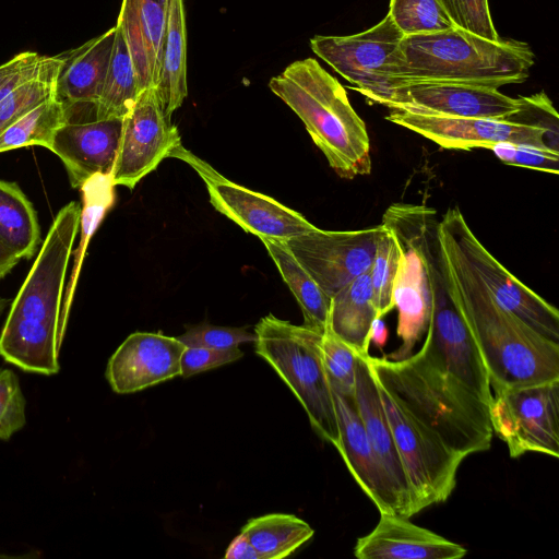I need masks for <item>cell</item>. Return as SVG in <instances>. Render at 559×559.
<instances>
[{
  "instance_id": "1",
  "label": "cell",
  "mask_w": 559,
  "mask_h": 559,
  "mask_svg": "<svg viewBox=\"0 0 559 559\" xmlns=\"http://www.w3.org/2000/svg\"><path fill=\"white\" fill-rule=\"evenodd\" d=\"M80 215L75 201L59 210L1 330L0 356L23 371L52 376L60 370L62 301Z\"/></svg>"
},
{
  "instance_id": "28",
  "label": "cell",
  "mask_w": 559,
  "mask_h": 559,
  "mask_svg": "<svg viewBox=\"0 0 559 559\" xmlns=\"http://www.w3.org/2000/svg\"><path fill=\"white\" fill-rule=\"evenodd\" d=\"M0 242L15 257L31 259L40 242L36 211L17 183L0 179Z\"/></svg>"
},
{
  "instance_id": "2",
  "label": "cell",
  "mask_w": 559,
  "mask_h": 559,
  "mask_svg": "<svg viewBox=\"0 0 559 559\" xmlns=\"http://www.w3.org/2000/svg\"><path fill=\"white\" fill-rule=\"evenodd\" d=\"M440 239L454 298L480 353L492 394L558 381L559 344L498 305L456 248L441 234Z\"/></svg>"
},
{
  "instance_id": "48",
  "label": "cell",
  "mask_w": 559,
  "mask_h": 559,
  "mask_svg": "<svg viewBox=\"0 0 559 559\" xmlns=\"http://www.w3.org/2000/svg\"><path fill=\"white\" fill-rule=\"evenodd\" d=\"M154 1H157V2L162 3L165 7H167V4H168V0H154Z\"/></svg>"
},
{
  "instance_id": "3",
  "label": "cell",
  "mask_w": 559,
  "mask_h": 559,
  "mask_svg": "<svg viewBox=\"0 0 559 559\" xmlns=\"http://www.w3.org/2000/svg\"><path fill=\"white\" fill-rule=\"evenodd\" d=\"M366 359L377 383L453 452L465 459L490 448L489 406L419 352L403 360Z\"/></svg>"
},
{
  "instance_id": "45",
  "label": "cell",
  "mask_w": 559,
  "mask_h": 559,
  "mask_svg": "<svg viewBox=\"0 0 559 559\" xmlns=\"http://www.w3.org/2000/svg\"><path fill=\"white\" fill-rule=\"evenodd\" d=\"M19 261L20 259L0 242V276L4 277Z\"/></svg>"
},
{
  "instance_id": "8",
  "label": "cell",
  "mask_w": 559,
  "mask_h": 559,
  "mask_svg": "<svg viewBox=\"0 0 559 559\" xmlns=\"http://www.w3.org/2000/svg\"><path fill=\"white\" fill-rule=\"evenodd\" d=\"M408 481L413 515L448 500L464 457L445 443L392 394L377 383Z\"/></svg>"
},
{
  "instance_id": "6",
  "label": "cell",
  "mask_w": 559,
  "mask_h": 559,
  "mask_svg": "<svg viewBox=\"0 0 559 559\" xmlns=\"http://www.w3.org/2000/svg\"><path fill=\"white\" fill-rule=\"evenodd\" d=\"M254 333L257 355L296 395L319 437L337 448V417L321 353L323 333L271 313L261 318Z\"/></svg>"
},
{
  "instance_id": "41",
  "label": "cell",
  "mask_w": 559,
  "mask_h": 559,
  "mask_svg": "<svg viewBox=\"0 0 559 559\" xmlns=\"http://www.w3.org/2000/svg\"><path fill=\"white\" fill-rule=\"evenodd\" d=\"M50 57L25 51L0 64V99L24 81L36 75Z\"/></svg>"
},
{
  "instance_id": "24",
  "label": "cell",
  "mask_w": 559,
  "mask_h": 559,
  "mask_svg": "<svg viewBox=\"0 0 559 559\" xmlns=\"http://www.w3.org/2000/svg\"><path fill=\"white\" fill-rule=\"evenodd\" d=\"M377 318L369 270L331 297L328 326L358 355L369 354L371 325Z\"/></svg>"
},
{
  "instance_id": "43",
  "label": "cell",
  "mask_w": 559,
  "mask_h": 559,
  "mask_svg": "<svg viewBox=\"0 0 559 559\" xmlns=\"http://www.w3.org/2000/svg\"><path fill=\"white\" fill-rule=\"evenodd\" d=\"M224 557L228 559H261L259 552L241 533L231 540Z\"/></svg>"
},
{
  "instance_id": "7",
  "label": "cell",
  "mask_w": 559,
  "mask_h": 559,
  "mask_svg": "<svg viewBox=\"0 0 559 559\" xmlns=\"http://www.w3.org/2000/svg\"><path fill=\"white\" fill-rule=\"evenodd\" d=\"M403 34L386 14L370 28L344 36L316 35L311 50L368 99L386 107L403 85Z\"/></svg>"
},
{
  "instance_id": "27",
  "label": "cell",
  "mask_w": 559,
  "mask_h": 559,
  "mask_svg": "<svg viewBox=\"0 0 559 559\" xmlns=\"http://www.w3.org/2000/svg\"><path fill=\"white\" fill-rule=\"evenodd\" d=\"M115 188L116 186L112 182L110 174H96L87 179L80 188L82 193L79 230L81 238L79 246L74 251V262L70 281L64 288L63 294L61 319L66 329L72 307L76 283L86 254V248L106 213L112 207L115 203Z\"/></svg>"
},
{
  "instance_id": "19",
  "label": "cell",
  "mask_w": 559,
  "mask_h": 559,
  "mask_svg": "<svg viewBox=\"0 0 559 559\" xmlns=\"http://www.w3.org/2000/svg\"><path fill=\"white\" fill-rule=\"evenodd\" d=\"M396 237L401 249L393 285V304L397 309V336L401 346L384 355L390 360L408 358L415 345L426 334L431 316V289L425 260L411 237L400 227L382 221Z\"/></svg>"
},
{
  "instance_id": "32",
  "label": "cell",
  "mask_w": 559,
  "mask_h": 559,
  "mask_svg": "<svg viewBox=\"0 0 559 559\" xmlns=\"http://www.w3.org/2000/svg\"><path fill=\"white\" fill-rule=\"evenodd\" d=\"M60 57H50L33 78L24 81L0 99V131L40 103L56 96Z\"/></svg>"
},
{
  "instance_id": "36",
  "label": "cell",
  "mask_w": 559,
  "mask_h": 559,
  "mask_svg": "<svg viewBox=\"0 0 559 559\" xmlns=\"http://www.w3.org/2000/svg\"><path fill=\"white\" fill-rule=\"evenodd\" d=\"M26 401L15 372L0 368V440L8 441L26 424Z\"/></svg>"
},
{
  "instance_id": "22",
  "label": "cell",
  "mask_w": 559,
  "mask_h": 559,
  "mask_svg": "<svg viewBox=\"0 0 559 559\" xmlns=\"http://www.w3.org/2000/svg\"><path fill=\"white\" fill-rule=\"evenodd\" d=\"M332 393L340 432L336 450L379 512L400 515L391 484L370 445L355 399L345 397L334 391Z\"/></svg>"
},
{
  "instance_id": "23",
  "label": "cell",
  "mask_w": 559,
  "mask_h": 559,
  "mask_svg": "<svg viewBox=\"0 0 559 559\" xmlns=\"http://www.w3.org/2000/svg\"><path fill=\"white\" fill-rule=\"evenodd\" d=\"M116 36V26L81 46L59 53L61 67L56 98L63 107L96 103L105 81Z\"/></svg>"
},
{
  "instance_id": "37",
  "label": "cell",
  "mask_w": 559,
  "mask_h": 559,
  "mask_svg": "<svg viewBox=\"0 0 559 559\" xmlns=\"http://www.w3.org/2000/svg\"><path fill=\"white\" fill-rule=\"evenodd\" d=\"M186 347L230 349L243 343H254L255 333L247 328L217 326L209 323L193 325L177 336Z\"/></svg>"
},
{
  "instance_id": "17",
  "label": "cell",
  "mask_w": 559,
  "mask_h": 559,
  "mask_svg": "<svg viewBox=\"0 0 559 559\" xmlns=\"http://www.w3.org/2000/svg\"><path fill=\"white\" fill-rule=\"evenodd\" d=\"M520 98L497 87L454 82H413L396 87L386 107L415 114L459 118L510 119Z\"/></svg>"
},
{
  "instance_id": "42",
  "label": "cell",
  "mask_w": 559,
  "mask_h": 559,
  "mask_svg": "<svg viewBox=\"0 0 559 559\" xmlns=\"http://www.w3.org/2000/svg\"><path fill=\"white\" fill-rule=\"evenodd\" d=\"M243 356L239 347L230 349H212L204 347H186L181 355V377L221 367L238 360Z\"/></svg>"
},
{
  "instance_id": "31",
  "label": "cell",
  "mask_w": 559,
  "mask_h": 559,
  "mask_svg": "<svg viewBox=\"0 0 559 559\" xmlns=\"http://www.w3.org/2000/svg\"><path fill=\"white\" fill-rule=\"evenodd\" d=\"M64 121L62 103L51 97L0 131V153L34 145L49 150L56 130Z\"/></svg>"
},
{
  "instance_id": "40",
  "label": "cell",
  "mask_w": 559,
  "mask_h": 559,
  "mask_svg": "<svg viewBox=\"0 0 559 559\" xmlns=\"http://www.w3.org/2000/svg\"><path fill=\"white\" fill-rule=\"evenodd\" d=\"M519 98L520 110L509 120L543 129L554 142L558 143V114L547 95L540 92Z\"/></svg>"
},
{
  "instance_id": "12",
  "label": "cell",
  "mask_w": 559,
  "mask_h": 559,
  "mask_svg": "<svg viewBox=\"0 0 559 559\" xmlns=\"http://www.w3.org/2000/svg\"><path fill=\"white\" fill-rule=\"evenodd\" d=\"M426 334L418 352L489 406L492 392L488 374L453 290H441L432 296Z\"/></svg>"
},
{
  "instance_id": "39",
  "label": "cell",
  "mask_w": 559,
  "mask_h": 559,
  "mask_svg": "<svg viewBox=\"0 0 559 559\" xmlns=\"http://www.w3.org/2000/svg\"><path fill=\"white\" fill-rule=\"evenodd\" d=\"M504 164L525 167L557 175L559 152L531 145L499 143L490 148Z\"/></svg>"
},
{
  "instance_id": "9",
  "label": "cell",
  "mask_w": 559,
  "mask_h": 559,
  "mask_svg": "<svg viewBox=\"0 0 559 559\" xmlns=\"http://www.w3.org/2000/svg\"><path fill=\"white\" fill-rule=\"evenodd\" d=\"M439 231L456 248L498 305L559 344L558 309L519 281L483 246L457 206L442 215Z\"/></svg>"
},
{
  "instance_id": "46",
  "label": "cell",
  "mask_w": 559,
  "mask_h": 559,
  "mask_svg": "<svg viewBox=\"0 0 559 559\" xmlns=\"http://www.w3.org/2000/svg\"><path fill=\"white\" fill-rule=\"evenodd\" d=\"M37 557L36 554H29V555H7V554H0V559H27V558H35Z\"/></svg>"
},
{
  "instance_id": "21",
  "label": "cell",
  "mask_w": 559,
  "mask_h": 559,
  "mask_svg": "<svg viewBox=\"0 0 559 559\" xmlns=\"http://www.w3.org/2000/svg\"><path fill=\"white\" fill-rule=\"evenodd\" d=\"M467 550L394 513H380L376 527L357 539L358 559H460Z\"/></svg>"
},
{
  "instance_id": "25",
  "label": "cell",
  "mask_w": 559,
  "mask_h": 559,
  "mask_svg": "<svg viewBox=\"0 0 559 559\" xmlns=\"http://www.w3.org/2000/svg\"><path fill=\"white\" fill-rule=\"evenodd\" d=\"M166 116L171 117L188 95L187 26L183 0H168L162 67L155 86Z\"/></svg>"
},
{
  "instance_id": "11",
  "label": "cell",
  "mask_w": 559,
  "mask_h": 559,
  "mask_svg": "<svg viewBox=\"0 0 559 559\" xmlns=\"http://www.w3.org/2000/svg\"><path fill=\"white\" fill-rule=\"evenodd\" d=\"M170 156L187 162L198 171L216 211L260 240L286 241L316 228L300 213L275 199L228 180L181 144L173 150Z\"/></svg>"
},
{
  "instance_id": "10",
  "label": "cell",
  "mask_w": 559,
  "mask_h": 559,
  "mask_svg": "<svg viewBox=\"0 0 559 559\" xmlns=\"http://www.w3.org/2000/svg\"><path fill=\"white\" fill-rule=\"evenodd\" d=\"M492 431L516 459L527 452L559 456V380L492 394Z\"/></svg>"
},
{
  "instance_id": "16",
  "label": "cell",
  "mask_w": 559,
  "mask_h": 559,
  "mask_svg": "<svg viewBox=\"0 0 559 559\" xmlns=\"http://www.w3.org/2000/svg\"><path fill=\"white\" fill-rule=\"evenodd\" d=\"M66 109V121L56 130L49 151L63 163L71 187L79 189L96 174H111L122 118L99 119L94 103Z\"/></svg>"
},
{
  "instance_id": "29",
  "label": "cell",
  "mask_w": 559,
  "mask_h": 559,
  "mask_svg": "<svg viewBox=\"0 0 559 559\" xmlns=\"http://www.w3.org/2000/svg\"><path fill=\"white\" fill-rule=\"evenodd\" d=\"M240 533L255 548L261 559H282L306 544L314 531L294 514L270 513L250 519Z\"/></svg>"
},
{
  "instance_id": "18",
  "label": "cell",
  "mask_w": 559,
  "mask_h": 559,
  "mask_svg": "<svg viewBox=\"0 0 559 559\" xmlns=\"http://www.w3.org/2000/svg\"><path fill=\"white\" fill-rule=\"evenodd\" d=\"M186 346L160 332H134L108 360L106 379L118 394L134 393L181 376Z\"/></svg>"
},
{
  "instance_id": "38",
  "label": "cell",
  "mask_w": 559,
  "mask_h": 559,
  "mask_svg": "<svg viewBox=\"0 0 559 559\" xmlns=\"http://www.w3.org/2000/svg\"><path fill=\"white\" fill-rule=\"evenodd\" d=\"M454 25L490 40L501 37L495 28L488 0H440Z\"/></svg>"
},
{
  "instance_id": "20",
  "label": "cell",
  "mask_w": 559,
  "mask_h": 559,
  "mask_svg": "<svg viewBox=\"0 0 559 559\" xmlns=\"http://www.w3.org/2000/svg\"><path fill=\"white\" fill-rule=\"evenodd\" d=\"M358 355L355 373V403L370 445L391 484L401 516L411 518L412 498L405 471L381 401L379 388L366 359Z\"/></svg>"
},
{
  "instance_id": "14",
  "label": "cell",
  "mask_w": 559,
  "mask_h": 559,
  "mask_svg": "<svg viewBox=\"0 0 559 559\" xmlns=\"http://www.w3.org/2000/svg\"><path fill=\"white\" fill-rule=\"evenodd\" d=\"M382 225L359 230L318 227L285 241L297 261L331 298L370 269Z\"/></svg>"
},
{
  "instance_id": "4",
  "label": "cell",
  "mask_w": 559,
  "mask_h": 559,
  "mask_svg": "<svg viewBox=\"0 0 559 559\" xmlns=\"http://www.w3.org/2000/svg\"><path fill=\"white\" fill-rule=\"evenodd\" d=\"M304 122L330 167L353 179L371 170L370 141L362 119L343 85L313 58L297 60L269 82Z\"/></svg>"
},
{
  "instance_id": "5",
  "label": "cell",
  "mask_w": 559,
  "mask_h": 559,
  "mask_svg": "<svg viewBox=\"0 0 559 559\" xmlns=\"http://www.w3.org/2000/svg\"><path fill=\"white\" fill-rule=\"evenodd\" d=\"M402 50L403 84L454 82L499 88L524 82L535 60L524 41L490 40L457 26L405 36Z\"/></svg>"
},
{
  "instance_id": "33",
  "label": "cell",
  "mask_w": 559,
  "mask_h": 559,
  "mask_svg": "<svg viewBox=\"0 0 559 559\" xmlns=\"http://www.w3.org/2000/svg\"><path fill=\"white\" fill-rule=\"evenodd\" d=\"M388 14L404 37L455 26L440 0H390Z\"/></svg>"
},
{
  "instance_id": "47",
  "label": "cell",
  "mask_w": 559,
  "mask_h": 559,
  "mask_svg": "<svg viewBox=\"0 0 559 559\" xmlns=\"http://www.w3.org/2000/svg\"><path fill=\"white\" fill-rule=\"evenodd\" d=\"M1 278L2 277L0 276V280ZM9 302H10L9 299L3 298V297L0 296V317L3 313V311L5 310V308L8 307Z\"/></svg>"
},
{
  "instance_id": "44",
  "label": "cell",
  "mask_w": 559,
  "mask_h": 559,
  "mask_svg": "<svg viewBox=\"0 0 559 559\" xmlns=\"http://www.w3.org/2000/svg\"><path fill=\"white\" fill-rule=\"evenodd\" d=\"M388 340V329L382 318H377L372 322L370 331V342H373L380 349L385 345Z\"/></svg>"
},
{
  "instance_id": "13",
  "label": "cell",
  "mask_w": 559,
  "mask_h": 559,
  "mask_svg": "<svg viewBox=\"0 0 559 559\" xmlns=\"http://www.w3.org/2000/svg\"><path fill=\"white\" fill-rule=\"evenodd\" d=\"M180 144L178 129L165 115L155 86L143 90L122 118L110 174L114 185L132 190Z\"/></svg>"
},
{
  "instance_id": "34",
  "label": "cell",
  "mask_w": 559,
  "mask_h": 559,
  "mask_svg": "<svg viewBox=\"0 0 559 559\" xmlns=\"http://www.w3.org/2000/svg\"><path fill=\"white\" fill-rule=\"evenodd\" d=\"M400 255L401 249L396 237L382 225L373 261L369 269L379 318H383L394 308L393 285L399 269Z\"/></svg>"
},
{
  "instance_id": "35",
  "label": "cell",
  "mask_w": 559,
  "mask_h": 559,
  "mask_svg": "<svg viewBox=\"0 0 559 559\" xmlns=\"http://www.w3.org/2000/svg\"><path fill=\"white\" fill-rule=\"evenodd\" d=\"M321 353L332 391L345 397L354 399L358 356L356 350L326 326L322 334Z\"/></svg>"
},
{
  "instance_id": "26",
  "label": "cell",
  "mask_w": 559,
  "mask_h": 559,
  "mask_svg": "<svg viewBox=\"0 0 559 559\" xmlns=\"http://www.w3.org/2000/svg\"><path fill=\"white\" fill-rule=\"evenodd\" d=\"M261 241L295 296L304 314V325L323 333L329 322L331 298L297 261L285 241Z\"/></svg>"
},
{
  "instance_id": "15",
  "label": "cell",
  "mask_w": 559,
  "mask_h": 559,
  "mask_svg": "<svg viewBox=\"0 0 559 559\" xmlns=\"http://www.w3.org/2000/svg\"><path fill=\"white\" fill-rule=\"evenodd\" d=\"M385 118L447 150H490L508 142L559 152L558 143L545 130L508 119L459 118L404 110H391Z\"/></svg>"
},
{
  "instance_id": "30",
  "label": "cell",
  "mask_w": 559,
  "mask_h": 559,
  "mask_svg": "<svg viewBox=\"0 0 559 559\" xmlns=\"http://www.w3.org/2000/svg\"><path fill=\"white\" fill-rule=\"evenodd\" d=\"M141 92L128 46L116 25L110 62L100 95L95 103L97 118H123Z\"/></svg>"
}]
</instances>
